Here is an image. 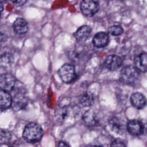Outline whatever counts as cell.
I'll return each mask as SVG.
<instances>
[{
    "mask_svg": "<svg viewBox=\"0 0 147 147\" xmlns=\"http://www.w3.org/2000/svg\"><path fill=\"white\" fill-rule=\"evenodd\" d=\"M43 135L42 127L37 123L32 122L28 124L23 132L24 138L29 142H36L40 141Z\"/></svg>",
    "mask_w": 147,
    "mask_h": 147,
    "instance_id": "obj_1",
    "label": "cell"
},
{
    "mask_svg": "<svg viewBox=\"0 0 147 147\" xmlns=\"http://www.w3.org/2000/svg\"><path fill=\"white\" fill-rule=\"evenodd\" d=\"M140 76V71L133 65H126L124 67L120 74V80L126 84H132L135 83Z\"/></svg>",
    "mask_w": 147,
    "mask_h": 147,
    "instance_id": "obj_2",
    "label": "cell"
},
{
    "mask_svg": "<svg viewBox=\"0 0 147 147\" xmlns=\"http://www.w3.org/2000/svg\"><path fill=\"white\" fill-rule=\"evenodd\" d=\"M59 75L61 80L65 83H71L76 78V74L74 65L65 64L59 70Z\"/></svg>",
    "mask_w": 147,
    "mask_h": 147,
    "instance_id": "obj_3",
    "label": "cell"
},
{
    "mask_svg": "<svg viewBox=\"0 0 147 147\" xmlns=\"http://www.w3.org/2000/svg\"><path fill=\"white\" fill-rule=\"evenodd\" d=\"M99 5L95 0H83L80 3L82 13L87 17L94 16L99 10Z\"/></svg>",
    "mask_w": 147,
    "mask_h": 147,
    "instance_id": "obj_4",
    "label": "cell"
},
{
    "mask_svg": "<svg viewBox=\"0 0 147 147\" xmlns=\"http://www.w3.org/2000/svg\"><path fill=\"white\" fill-rule=\"evenodd\" d=\"M16 83V79L11 74H4L0 75V88L2 90L6 91H11Z\"/></svg>",
    "mask_w": 147,
    "mask_h": 147,
    "instance_id": "obj_5",
    "label": "cell"
},
{
    "mask_svg": "<svg viewBox=\"0 0 147 147\" xmlns=\"http://www.w3.org/2000/svg\"><path fill=\"white\" fill-rule=\"evenodd\" d=\"M126 129L130 134L138 136L143 134L144 131V126L140 121L133 119L127 123Z\"/></svg>",
    "mask_w": 147,
    "mask_h": 147,
    "instance_id": "obj_6",
    "label": "cell"
},
{
    "mask_svg": "<svg viewBox=\"0 0 147 147\" xmlns=\"http://www.w3.org/2000/svg\"><path fill=\"white\" fill-rule=\"evenodd\" d=\"M104 64L105 67L109 70L115 71L121 67L122 60L118 56L111 55L106 58Z\"/></svg>",
    "mask_w": 147,
    "mask_h": 147,
    "instance_id": "obj_7",
    "label": "cell"
},
{
    "mask_svg": "<svg viewBox=\"0 0 147 147\" xmlns=\"http://www.w3.org/2000/svg\"><path fill=\"white\" fill-rule=\"evenodd\" d=\"M29 103L28 99L24 95L22 92L16 93L14 98L11 104L15 110H20L24 109Z\"/></svg>",
    "mask_w": 147,
    "mask_h": 147,
    "instance_id": "obj_8",
    "label": "cell"
},
{
    "mask_svg": "<svg viewBox=\"0 0 147 147\" xmlns=\"http://www.w3.org/2000/svg\"><path fill=\"white\" fill-rule=\"evenodd\" d=\"M109 124L111 130L116 134H122L126 128L123 121L117 117L111 118Z\"/></svg>",
    "mask_w": 147,
    "mask_h": 147,
    "instance_id": "obj_9",
    "label": "cell"
},
{
    "mask_svg": "<svg viewBox=\"0 0 147 147\" xmlns=\"http://www.w3.org/2000/svg\"><path fill=\"white\" fill-rule=\"evenodd\" d=\"M131 105L137 109H142L146 105L147 100L145 96L141 93H133L130 97Z\"/></svg>",
    "mask_w": 147,
    "mask_h": 147,
    "instance_id": "obj_10",
    "label": "cell"
},
{
    "mask_svg": "<svg viewBox=\"0 0 147 147\" xmlns=\"http://www.w3.org/2000/svg\"><path fill=\"white\" fill-rule=\"evenodd\" d=\"M109 41V35L105 32H99L96 33L92 39V42L94 46L98 48H103L106 47Z\"/></svg>",
    "mask_w": 147,
    "mask_h": 147,
    "instance_id": "obj_11",
    "label": "cell"
},
{
    "mask_svg": "<svg viewBox=\"0 0 147 147\" xmlns=\"http://www.w3.org/2000/svg\"><path fill=\"white\" fill-rule=\"evenodd\" d=\"M91 29L87 25H83L80 26L75 33V38L80 42L86 41L90 36Z\"/></svg>",
    "mask_w": 147,
    "mask_h": 147,
    "instance_id": "obj_12",
    "label": "cell"
},
{
    "mask_svg": "<svg viewBox=\"0 0 147 147\" xmlns=\"http://www.w3.org/2000/svg\"><path fill=\"white\" fill-rule=\"evenodd\" d=\"M135 67L143 72L147 71V53L142 52L134 59Z\"/></svg>",
    "mask_w": 147,
    "mask_h": 147,
    "instance_id": "obj_13",
    "label": "cell"
},
{
    "mask_svg": "<svg viewBox=\"0 0 147 147\" xmlns=\"http://www.w3.org/2000/svg\"><path fill=\"white\" fill-rule=\"evenodd\" d=\"M69 115V109L67 106L59 105L57 106L55 112V119L58 122H63Z\"/></svg>",
    "mask_w": 147,
    "mask_h": 147,
    "instance_id": "obj_14",
    "label": "cell"
},
{
    "mask_svg": "<svg viewBox=\"0 0 147 147\" xmlns=\"http://www.w3.org/2000/svg\"><path fill=\"white\" fill-rule=\"evenodd\" d=\"M14 30L18 34H24L26 33L28 29L27 22L22 18H18L13 24Z\"/></svg>",
    "mask_w": 147,
    "mask_h": 147,
    "instance_id": "obj_15",
    "label": "cell"
},
{
    "mask_svg": "<svg viewBox=\"0 0 147 147\" xmlns=\"http://www.w3.org/2000/svg\"><path fill=\"white\" fill-rule=\"evenodd\" d=\"M83 119L86 124L90 126H94L98 123V119L96 115L91 110L87 111L84 114Z\"/></svg>",
    "mask_w": 147,
    "mask_h": 147,
    "instance_id": "obj_16",
    "label": "cell"
},
{
    "mask_svg": "<svg viewBox=\"0 0 147 147\" xmlns=\"http://www.w3.org/2000/svg\"><path fill=\"white\" fill-rule=\"evenodd\" d=\"M12 103L11 95L5 90H0V109L8 108Z\"/></svg>",
    "mask_w": 147,
    "mask_h": 147,
    "instance_id": "obj_17",
    "label": "cell"
},
{
    "mask_svg": "<svg viewBox=\"0 0 147 147\" xmlns=\"http://www.w3.org/2000/svg\"><path fill=\"white\" fill-rule=\"evenodd\" d=\"M14 62L13 56L9 52H4L0 55V67L3 68H9Z\"/></svg>",
    "mask_w": 147,
    "mask_h": 147,
    "instance_id": "obj_18",
    "label": "cell"
},
{
    "mask_svg": "<svg viewBox=\"0 0 147 147\" xmlns=\"http://www.w3.org/2000/svg\"><path fill=\"white\" fill-rule=\"evenodd\" d=\"M80 104L84 107L92 106L94 103V96L90 93H85L80 98Z\"/></svg>",
    "mask_w": 147,
    "mask_h": 147,
    "instance_id": "obj_19",
    "label": "cell"
},
{
    "mask_svg": "<svg viewBox=\"0 0 147 147\" xmlns=\"http://www.w3.org/2000/svg\"><path fill=\"white\" fill-rule=\"evenodd\" d=\"M108 32L111 35L117 36L122 34L123 32V29L119 25H113L109 28Z\"/></svg>",
    "mask_w": 147,
    "mask_h": 147,
    "instance_id": "obj_20",
    "label": "cell"
},
{
    "mask_svg": "<svg viewBox=\"0 0 147 147\" xmlns=\"http://www.w3.org/2000/svg\"><path fill=\"white\" fill-rule=\"evenodd\" d=\"M10 135L9 133H7L4 130H0V143H6L9 141Z\"/></svg>",
    "mask_w": 147,
    "mask_h": 147,
    "instance_id": "obj_21",
    "label": "cell"
},
{
    "mask_svg": "<svg viewBox=\"0 0 147 147\" xmlns=\"http://www.w3.org/2000/svg\"><path fill=\"white\" fill-rule=\"evenodd\" d=\"M111 146H125L126 144L125 142L121 139H115L114 141L111 144Z\"/></svg>",
    "mask_w": 147,
    "mask_h": 147,
    "instance_id": "obj_22",
    "label": "cell"
},
{
    "mask_svg": "<svg viewBox=\"0 0 147 147\" xmlns=\"http://www.w3.org/2000/svg\"><path fill=\"white\" fill-rule=\"evenodd\" d=\"M27 0H10V1L17 6H20L25 3Z\"/></svg>",
    "mask_w": 147,
    "mask_h": 147,
    "instance_id": "obj_23",
    "label": "cell"
},
{
    "mask_svg": "<svg viewBox=\"0 0 147 147\" xmlns=\"http://www.w3.org/2000/svg\"><path fill=\"white\" fill-rule=\"evenodd\" d=\"M59 146H69L67 143L63 142V141H60L59 143Z\"/></svg>",
    "mask_w": 147,
    "mask_h": 147,
    "instance_id": "obj_24",
    "label": "cell"
},
{
    "mask_svg": "<svg viewBox=\"0 0 147 147\" xmlns=\"http://www.w3.org/2000/svg\"><path fill=\"white\" fill-rule=\"evenodd\" d=\"M6 0H0V2H5Z\"/></svg>",
    "mask_w": 147,
    "mask_h": 147,
    "instance_id": "obj_25",
    "label": "cell"
}]
</instances>
